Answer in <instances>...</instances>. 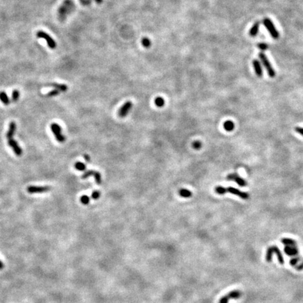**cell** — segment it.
Wrapping results in <instances>:
<instances>
[{
	"instance_id": "cell-13",
	"label": "cell",
	"mask_w": 303,
	"mask_h": 303,
	"mask_svg": "<svg viewBox=\"0 0 303 303\" xmlns=\"http://www.w3.org/2000/svg\"><path fill=\"white\" fill-rule=\"evenodd\" d=\"M132 102L131 101H127L125 104H124L119 111V115L121 117H124L129 113L131 109L132 108Z\"/></svg>"
},
{
	"instance_id": "cell-3",
	"label": "cell",
	"mask_w": 303,
	"mask_h": 303,
	"mask_svg": "<svg viewBox=\"0 0 303 303\" xmlns=\"http://www.w3.org/2000/svg\"><path fill=\"white\" fill-rule=\"evenodd\" d=\"M259 58H261V62L262 63V65H264V68L266 69L267 71H268V75L270 77H274L276 76V72L274 70L272 66L271 63H269V60L267 58V56H265V54H264L263 53H260L259 54Z\"/></svg>"
},
{
	"instance_id": "cell-5",
	"label": "cell",
	"mask_w": 303,
	"mask_h": 303,
	"mask_svg": "<svg viewBox=\"0 0 303 303\" xmlns=\"http://www.w3.org/2000/svg\"><path fill=\"white\" fill-rule=\"evenodd\" d=\"M263 24L274 39H276L279 37V33L278 30L276 29V27L270 19L264 18L263 20Z\"/></svg>"
},
{
	"instance_id": "cell-19",
	"label": "cell",
	"mask_w": 303,
	"mask_h": 303,
	"mask_svg": "<svg viewBox=\"0 0 303 303\" xmlns=\"http://www.w3.org/2000/svg\"><path fill=\"white\" fill-rule=\"evenodd\" d=\"M259 28H260V22L259 21H257V22L253 24V25L252 26L249 31V35L250 37H256V36L257 35V33H258Z\"/></svg>"
},
{
	"instance_id": "cell-20",
	"label": "cell",
	"mask_w": 303,
	"mask_h": 303,
	"mask_svg": "<svg viewBox=\"0 0 303 303\" xmlns=\"http://www.w3.org/2000/svg\"><path fill=\"white\" fill-rule=\"evenodd\" d=\"M281 243L285 246H297V243L295 240L289 238H283L281 239Z\"/></svg>"
},
{
	"instance_id": "cell-26",
	"label": "cell",
	"mask_w": 303,
	"mask_h": 303,
	"mask_svg": "<svg viewBox=\"0 0 303 303\" xmlns=\"http://www.w3.org/2000/svg\"><path fill=\"white\" fill-rule=\"evenodd\" d=\"M141 43H142V46L145 48H150V46H151V44H152L150 39L147 37H143L142 39Z\"/></svg>"
},
{
	"instance_id": "cell-14",
	"label": "cell",
	"mask_w": 303,
	"mask_h": 303,
	"mask_svg": "<svg viewBox=\"0 0 303 303\" xmlns=\"http://www.w3.org/2000/svg\"><path fill=\"white\" fill-rule=\"evenodd\" d=\"M8 143L12 149L13 150L14 153H15L17 156H20L21 154H23V150L20 148V146H19L18 142L16 141L15 140H13V138L11 139H9L8 140Z\"/></svg>"
},
{
	"instance_id": "cell-32",
	"label": "cell",
	"mask_w": 303,
	"mask_h": 303,
	"mask_svg": "<svg viewBox=\"0 0 303 303\" xmlns=\"http://www.w3.org/2000/svg\"><path fill=\"white\" fill-rule=\"evenodd\" d=\"M100 195H101V193H100L98 191H94V192L92 193L91 197L94 199H98L100 197Z\"/></svg>"
},
{
	"instance_id": "cell-1",
	"label": "cell",
	"mask_w": 303,
	"mask_h": 303,
	"mask_svg": "<svg viewBox=\"0 0 303 303\" xmlns=\"http://www.w3.org/2000/svg\"><path fill=\"white\" fill-rule=\"evenodd\" d=\"M215 191H216V192L218 194H226V193H230V194L237 195V196L239 197L240 198H242V199L244 200L249 199L250 197L249 194H248L247 192H242V191L232 187H221V186H218V187H216Z\"/></svg>"
},
{
	"instance_id": "cell-27",
	"label": "cell",
	"mask_w": 303,
	"mask_h": 303,
	"mask_svg": "<svg viewBox=\"0 0 303 303\" xmlns=\"http://www.w3.org/2000/svg\"><path fill=\"white\" fill-rule=\"evenodd\" d=\"M19 95H20V93L18 90H14L13 93H12V101L16 102L19 98Z\"/></svg>"
},
{
	"instance_id": "cell-12",
	"label": "cell",
	"mask_w": 303,
	"mask_h": 303,
	"mask_svg": "<svg viewBox=\"0 0 303 303\" xmlns=\"http://www.w3.org/2000/svg\"><path fill=\"white\" fill-rule=\"evenodd\" d=\"M94 176L95 180V182H96L97 184H98V185L101 184V183H102L101 174L99 172H98V171H92V170L87 171V172H85L83 174L82 178L83 179H86V178H88L89 177H90V176Z\"/></svg>"
},
{
	"instance_id": "cell-25",
	"label": "cell",
	"mask_w": 303,
	"mask_h": 303,
	"mask_svg": "<svg viewBox=\"0 0 303 303\" xmlns=\"http://www.w3.org/2000/svg\"><path fill=\"white\" fill-rule=\"evenodd\" d=\"M75 166V168L77 169V170L80 171H85L86 169H87V166H86L85 164L82 163V162H80V161L76 162Z\"/></svg>"
},
{
	"instance_id": "cell-18",
	"label": "cell",
	"mask_w": 303,
	"mask_h": 303,
	"mask_svg": "<svg viewBox=\"0 0 303 303\" xmlns=\"http://www.w3.org/2000/svg\"><path fill=\"white\" fill-rule=\"evenodd\" d=\"M46 86H48V87H54L56 89H58V91H60L62 92H65L68 89V86H66L65 84H61V83H48Z\"/></svg>"
},
{
	"instance_id": "cell-35",
	"label": "cell",
	"mask_w": 303,
	"mask_h": 303,
	"mask_svg": "<svg viewBox=\"0 0 303 303\" xmlns=\"http://www.w3.org/2000/svg\"><path fill=\"white\" fill-rule=\"evenodd\" d=\"M83 157H84V159L87 162H90L91 161V158H90V157L89 156V155L84 154V155H83Z\"/></svg>"
},
{
	"instance_id": "cell-16",
	"label": "cell",
	"mask_w": 303,
	"mask_h": 303,
	"mask_svg": "<svg viewBox=\"0 0 303 303\" xmlns=\"http://www.w3.org/2000/svg\"><path fill=\"white\" fill-rule=\"evenodd\" d=\"M253 65L255 72H256V74L257 77H261L262 76V67L260 62L257 61V60H254L253 61Z\"/></svg>"
},
{
	"instance_id": "cell-7",
	"label": "cell",
	"mask_w": 303,
	"mask_h": 303,
	"mask_svg": "<svg viewBox=\"0 0 303 303\" xmlns=\"http://www.w3.org/2000/svg\"><path fill=\"white\" fill-rule=\"evenodd\" d=\"M51 129L52 131V132L56 137V140H58L59 142H64L65 140V138L62 133V128L61 126H60L58 124L56 123H53L51 124Z\"/></svg>"
},
{
	"instance_id": "cell-21",
	"label": "cell",
	"mask_w": 303,
	"mask_h": 303,
	"mask_svg": "<svg viewBox=\"0 0 303 303\" xmlns=\"http://www.w3.org/2000/svg\"><path fill=\"white\" fill-rule=\"evenodd\" d=\"M0 100H1V101L3 102L4 105H8L10 103V100H9L8 95H7L6 93L4 91L0 92Z\"/></svg>"
},
{
	"instance_id": "cell-4",
	"label": "cell",
	"mask_w": 303,
	"mask_h": 303,
	"mask_svg": "<svg viewBox=\"0 0 303 303\" xmlns=\"http://www.w3.org/2000/svg\"><path fill=\"white\" fill-rule=\"evenodd\" d=\"M242 295V293L239 290H234L229 292L227 294L224 295L219 300V303H229V301L231 300H237L239 299Z\"/></svg>"
},
{
	"instance_id": "cell-17",
	"label": "cell",
	"mask_w": 303,
	"mask_h": 303,
	"mask_svg": "<svg viewBox=\"0 0 303 303\" xmlns=\"http://www.w3.org/2000/svg\"><path fill=\"white\" fill-rule=\"evenodd\" d=\"M16 129V123L13 122V121H11V122L10 123V124H9V128L8 132H7L6 134V136L7 139L9 140V139H11V138H13L14 133H15Z\"/></svg>"
},
{
	"instance_id": "cell-24",
	"label": "cell",
	"mask_w": 303,
	"mask_h": 303,
	"mask_svg": "<svg viewBox=\"0 0 303 303\" xmlns=\"http://www.w3.org/2000/svg\"><path fill=\"white\" fill-rule=\"evenodd\" d=\"M154 103L157 107H163L164 105V103H165V101H164V99L161 97H157L154 101Z\"/></svg>"
},
{
	"instance_id": "cell-37",
	"label": "cell",
	"mask_w": 303,
	"mask_h": 303,
	"mask_svg": "<svg viewBox=\"0 0 303 303\" xmlns=\"http://www.w3.org/2000/svg\"><path fill=\"white\" fill-rule=\"evenodd\" d=\"M95 2H96L97 4H101L102 2V0H95Z\"/></svg>"
},
{
	"instance_id": "cell-28",
	"label": "cell",
	"mask_w": 303,
	"mask_h": 303,
	"mask_svg": "<svg viewBox=\"0 0 303 303\" xmlns=\"http://www.w3.org/2000/svg\"><path fill=\"white\" fill-rule=\"evenodd\" d=\"M80 200H81V202H82V204H84V205L89 204V202H90V198L89 196H87V195H83V196L81 197Z\"/></svg>"
},
{
	"instance_id": "cell-10",
	"label": "cell",
	"mask_w": 303,
	"mask_h": 303,
	"mask_svg": "<svg viewBox=\"0 0 303 303\" xmlns=\"http://www.w3.org/2000/svg\"><path fill=\"white\" fill-rule=\"evenodd\" d=\"M51 190V187L49 186H29L27 188L28 192L30 194H35V193H44L47 192Z\"/></svg>"
},
{
	"instance_id": "cell-30",
	"label": "cell",
	"mask_w": 303,
	"mask_h": 303,
	"mask_svg": "<svg viewBox=\"0 0 303 303\" xmlns=\"http://www.w3.org/2000/svg\"><path fill=\"white\" fill-rule=\"evenodd\" d=\"M193 147H194V149H197V150H199L200 149L201 147V142H199V141H195L193 142Z\"/></svg>"
},
{
	"instance_id": "cell-22",
	"label": "cell",
	"mask_w": 303,
	"mask_h": 303,
	"mask_svg": "<svg viewBox=\"0 0 303 303\" xmlns=\"http://www.w3.org/2000/svg\"><path fill=\"white\" fill-rule=\"evenodd\" d=\"M223 127L227 131H232L235 128V124L232 121H226L224 123Z\"/></svg>"
},
{
	"instance_id": "cell-23",
	"label": "cell",
	"mask_w": 303,
	"mask_h": 303,
	"mask_svg": "<svg viewBox=\"0 0 303 303\" xmlns=\"http://www.w3.org/2000/svg\"><path fill=\"white\" fill-rule=\"evenodd\" d=\"M179 194H180L181 197H184V198H189L192 195V192L190 191L189 190H187V189L180 190V192H179Z\"/></svg>"
},
{
	"instance_id": "cell-9",
	"label": "cell",
	"mask_w": 303,
	"mask_h": 303,
	"mask_svg": "<svg viewBox=\"0 0 303 303\" xmlns=\"http://www.w3.org/2000/svg\"><path fill=\"white\" fill-rule=\"evenodd\" d=\"M227 179L228 180H232L234 181V182H235L236 183H237L240 187H245V186L247 185L246 181L244 178L240 177L237 173L228 174L227 176Z\"/></svg>"
},
{
	"instance_id": "cell-33",
	"label": "cell",
	"mask_w": 303,
	"mask_h": 303,
	"mask_svg": "<svg viewBox=\"0 0 303 303\" xmlns=\"http://www.w3.org/2000/svg\"><path fill=\"white\" fill-rule=\"evenodd\" d=\"M295 131H296L297 133H299V134L301 135L302 136H303V127H300V126H297V127L295 128Z\"/></svg>"
},
{
	"instance_id": "cell-6",
	"label": "cell",
	"mask_w": 303,
	"mask_h": 303,
	"mask_svg": "<svg viewBox=\"0 0 303 303\" xmlns=\"http://www.w3.org/2000/svg\"><path fill=\"white\" fill-rule=\"evenodd\" d=\"M37 37L38 38H42V39H44L45 41L47 42V44L50 49H54L56 48V42L54 41V39L52 38L51 36L49 35L46 32H44V31H38L37 32Z\"/></svg>"
},
{
	"instance_id": "cell-31",
	"label": "cell",
	"mask_w": 303,
	"mask_h": 303,
	"mask_svg": "<svg viewBox=\"0 0 303 303\" xmlns=\"http://www.w3.org/2000/svg\"><path fill=\"white\" fill-rule=\"evenodd\" d=\"M257 46H258L259 49H261V50H262V51H265V50L268 49V44H264V43H261V44H259L258 45H257Z\"/></svg>"
},
{
	"instance_id": "cell-36",
	"label": "cell",
	"mask_w": 303,
	"mask_h": 303,
	"mask_svg": "<svg viewBox=\"0 0 303 303\" xmlns=\"http://www.w3.org/2000/svg\"><path fill=\"white\" fill-rule=\"evenodd\" d=\"M4 267V263H3V262H2V261H1V260H0V270L3 269Z\"/></svg>"
},
{
	"instance_id": "cell-2",
	"label": "cell",
	"mask_w": 303,
	"mask_h": 303,
	"mask_svg": "<svg viewBox=\"0 0 303 303\" xmlns=\"http://www.w3.org/2000/svg\"><path fill=\"white\" fill-rule=\"evenodd\" d=\"M274 254L276 255L278 261L281 264H283L284 263V260H283V257L282 256V254H281V250L279 249V247L276 246H269L268 250H267L266 256H265L267 262H271L272 260V256Z\"/></svg>"
},
{
	"instance_id": "cell-34",
	"label": "cell",
	"mask_w": 303,
	"mask_h": 303,
	"mask_svg": "<svg viewBox=\"0 0 303 303\" xmlns=\"http://www.w3.org/2000/svg\"><path fill=\"white\" fill-rule=\"evenodd\" d=\"M80 2L83 5H89L91 3V0H80Z\"/></svg>"
},
{
	"instance_id": "cell-11",
	"label": "cell",
	"mask_w": 303,
	"mask_h": 303,
	"mask_svg": "<svg viewBox=\"0 0 303 303\" xmlns=\"http://www.w3.org/2000/svg\"><path fill=\"white\" fill-rule=\"evenodd\" d=\"M290 264L298 271L303 270V259L300 256L293 257L290 260Z\"/></svg>"
},
{
	"instance_id": "cell-8",
	"label": "cell",
	"mask_w": 303,
	"mask_h": 303,
	"mask_svg": "<svg viewBox=\"0 0 303 303\" xmlns=\"http://www.w3.org/2000/svg\"><path fill=\"white\" fill-rule=\"evenodd\" d=\"M73 6H74V3L71 1V0H65L64 3L62 4L61 8L59 9L58 13H59L60 17H61V18L63 17V18L62 19H63L64 18H65V16L67 15V14H68V11H69V9L72 10Z\"/></svg>"
},
{
	"instance_id": "cell-15",
	"label": "cell",
	"mask_w": 303,
	"mask_h": 303,
	"mask_svg": "<svg viewBox=\"0 0 303 303\" xmlns=\"http://www.w3.org/2000/svg\"><path fill=\"white\" fill-rule=\"evenodd\" d=\"M284 253L286 255L290 257L297 256L299 254V250L297 246H285Z\"/></svg>"
},
{
	"instance_id": "cell-29",
	"label": "cell",
	"mask_w": 303,
	"mask_h": 303,
	"mask_svg": "<svg viewBox=\"0 0 303 303\" xmlns=\"http://www.w3.org/2000/svg\"><path fill=\"white\" fill-rule=\"evenodd\" d=\"M60 94V91H58V89H55L53 91H50L46 95V96L47 97H53V96H56L57 95H58Z\"/></svg>"
}]
</instances>
